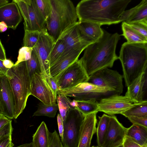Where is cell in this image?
<instances>
[{
  "label": "cell",
  "mask_w": 147,
  "mask_h": 147,
  "mask_svg": "<svg viewBox=\"0 0 147 147\" xmlns=\"http://www.w3.org/2000/svg\"><path fill=\"white\" fill-rule=\"evenodd\" d=\"M131 0H83L76 7L79 21L110 25L121 22Z\"/></svg>",
  "instance_id": "obj_1"
},
{
  "label": "cell",
  "mask_w": 147,
  "mask_h": 147,
  "mask_svg": "<svg viewBox=\"0 0 147 147\" xmlns=\"http://www.w3.org/2000/svg\"><path fill=\"white\" fill-rule=\"evenodd\" d=\"M120 36L117 32L111 34L103 30L102 36L84 49L80 60L89 77L100 69L113 66L119 59L116 49Z\"/></svg>",
  "instance_id": "obj_2"
},
{
  "label": "cell",
  "mask_w": 147,
  "mask_h": 147,
  "mask_svg": "<svg viewBox=\"0 0 147 147\" xmlns=\"http://www.w3.org/2000/svg\"><path fill=\"white\" fill-rule=\"evenodd\" d=\"M118 57L127 87L147 69V43L125 42L121 45Z\"/></svg>",
  "instance_id": "obj_3"
},
{
  "label": "cell",
  "mask_w": 147,
  "mask_h": 147,
  "mask_svg": "<svg viewBox=\"0 0 147 147\" xmlns=\"http://www.w3.org/2000/svg\"><path fill=\"white\" fill-rule=\"evenodd\" d=\"M51 13L46 22V28L55 42L69 26L76 22V7L70 0H51Z\"/></svg>",
  "instance_id": "obj_4"
},
{
  "label": "cell",
  "mask_w": 147,
  "mask_h": 147,
  "mask_svg": "<svg viewBox=\"0 0 147 147\" xmlns=\"http://www.w3.org/2000/svg\"><path fill=\"white\" fill-rule=\"evenodd\" d=\"M13 92L15 100L14 119H16L25 109L29 96L31 95L30 80L26 61L9 69L6 75Z\"/></svg>",
  "instance_id": "obj_5"
},
{
  "label": "cell",
  "mask_w": 147,
  "mask_h": 147,
  "mask_svg": "<svg viewBox=\"0 0 147 147\" xmlns=\"http://www.w3.org/2000/svg\"><path fill=\"white\" fill-rule=\"evenodd\" d=\"M58 93L72 97L76 100H95L98 102L111 96L120 95L112 88L99 86L88 82L80 83L70 89L59 90L57 92Z\"/></svg>",
  "instance_id": "obj_6"
},
{
  "label": "cell",
  "mask_w": 147,
  "mask_h": 147,
  "mask_svg": "<svg viewBox=\"0 0 147 147\" xmlns=\"http://www.w3.org/2000/svg\"><path fill=\"white\" fill-rule=\"evenodd\" d=\"M84 116L75 108L70 109L63 121L61 142L63 147H78L82 125Z\"/></svg>",
  "instance_id": "obj_7"
},
{
  "label": "cell",
  "mask_w": 147,
  "mask_h": 147,
  "mask_svg": "<svg viewBox=\"0 0 147 147\" xmlns=\"http://www.w3.org/2000/svg\"><path fill=\"white\" fill-rule=\"evenodd\" d=\"M55 43L45 27L40 30L38 40L32 48L38 59L41 73L50 86V57Z\"/></svg>",
  "instance_id": "obj_8"
},
{
  "label": "cell",
  "mask_w": 147,
  "mask_h": 147,
  "mask_svg": "<svg viewBox=\"0 0 147 147\" xmlns=\"http://www.w3.org/2000/svg\"><path fill=\"white\" fill-rule=\"evenodd\" d=\"M18 6L23 17L24 30L40 31L46 22L39 11L34 0H13Z\"/></svg>",
  "instance_id": "obj_9"
},
{
  "label": "cell",
  "mask_w": 147,
  "mask_h": 147,
  "mask_svg": "<svg viewBox=\"0 0 147 147\" xmlns=\"http://www.w3.org/2000/svg\"><path fill=\"white\" fill-rule=\"evenodd\" d=\"M89 78L81 62L78 59L55 77L59 90L70 89L80 83L88 82Z\"/></svg>",
  "instance_id": "obj_10"
},
{
  "label": "cell",
  "mask_w": 147,
  "mask_h": 147,
  "mask_svg": "<svg viewBox=\"0 0 147 147\" xmlns=\"http://www.w3.org/2000/svg\"><path fill=\"white\" fill-rule=\"evenodd\" d=\"M123 76L117 71L108 68L100 69L89 76L88 82L112 88L120 95L123 89Z\"/></svg>",
  "instance_id": "obj_11"
},
{
  "label": "cell",
  "mask_w": 147,
  "mask_h": 147,
  "mask_svg": "<svg viewBox=\"0 0 147 147\" xmlns=\"http://www.w3.org/2000/svg\"><path fill=\"white\" fill-rule=\"evenodd\" d=\"M79 22L77 21L69 26L59 37L58 39L64 41L66 45L65 49L63 54L73 49L86 48L95 42L82 34L79 28Z\"/></svg>",
  "instance_id": "obj_12"
},
{
  "label": "cell",
  "mask_w": 147,
  "mask_h": 147,
  "mask_svg": "<svg viewBox=\"0 0 147 147\" xmlns=\"http://www.w3.org/2000/svg\"><path fill=\"white\" fill-rule=\"evenodd\" d=\"M30 92L31 95L44 103H56L57 97L41 73H35L33 76L30 81Z\"/></svg>",
  "instance_id": "obj_13"
},
{
  "label": "cell",
  "mask_w": 147,
  "mask_h": 147,
  "mask_svg": "<svg viewBox=\"0 0 147 147\" xmlns=\"http://www.w3.org/2000/svg\"><path fill=\"white\" fill-rule=\"evenodd\" d=\"M133 104L125 95H113L102 99L98 102V111L110 115L121 114Z\"/></svg>",
  "instance_id": "obj_14"
},
{
  "label": "cell",
  "mask_w": 147,
  "mask_h": 147,
  "mask_svg": "<svg viewBox=\"0 0 147 147\" xmlns=\"http://www.w3.org/2000/svg\"><path fill=\"white\" fill-rule=\"evenodd\" d=\"M0 95L1 116L14 119L15 100L10 83L6 75L0 76Z\"/></svg>",
  "instance_id": "obj_15"
},
{
  "label": "cell",
  "mask_w": 147,
  "mask_h": 147,
  "mask_svg": "<svg viewBox=\"0 0 147 147\" xmlns=\"http://www.w3.org/2000/svg\"><path fill=\"white\" fill-rule=\"evenodd\" d=\"M127 128L114 115H110L108 129L102 147H117L122 145L126 136Z\"/></svg>",
  "instance_id": "obj_16"
},
{
  "label": "cell",
  "mask_w": 147,
  "mask_h": 147,
  "mask_svg": "<svg viewBox=\"0 0 147 147\" xmlns=\"http://www.w3.org/2000/svg\"><path fill=\"white\" fill-rule=\"evenodd\" d=\"M22 20L18 6L13 1L0 6V22H4L8 28L15 30Z\"/></svg>",
  "instance_id": "obj_17"
},
{
  "label": "cell",
  "mask_w": 147,
  "mask_h": 147,
  "mask_svg": "<svg viewBox=\"0 0 147 147\" xmlns=\"http://www.w3.org/2000/svg\"><path fill=\"white\" fill-rule=\"evenodd\" d=\"M147 71L142 73L127 86L125 96L134 103L144 100L147 92Z\"/></svg>",
  "instance_id": "obj_18"
},
{
  "label": "cell",
  "mask_w": 147,
  "mask_h": 147,
  "mask_svg": "<svg viewBox=\"0 0 147 147\" xmlns=\"http://www.w3.org/2000/svg\"><path fill=\"white\" fill-rule=\"evenodd\" d=\"M97 113H94L84 117L78 147H90L93 136L96 132Z\"/></svg>",
  "instance_id": "obj_19"
},
{
  "label": "cell",
  "mask_w": 147,
  "mask_h": 147,
  "mask_svg": "<svg viewBox=\"0 0 147 147\" xmlns=\"http://www.w3.org/2000/svg\"><path fill=\"white\" fill-rule=\"evenodd\" d=\"M86 48L82 47L73 49L63 54L50 67V77L55 78L63 70L78 59L80 54Z\"/></svg>",
  "instance_id": "obj_20"
},
{
  "label": "cell",
  "mask_w": 147,
  "mask_h": 147,
  "mask_svg": "<svg viewBox=\"0 0 147 147\" xmlns=\"http://www.w3.org/2000/svg\"><path fill=\"white\" fill-rule=\"evenodd\" d=\"M101 26L97 24L86 22H79L78 24L82 34L94 42L98 40L103 34V29Z\"/></svg>",
  "instance_id": "obj_21"
},
{
  "label": "cell",
  "mask_w": 147,
  "mask_h": 147,
  "mask_svg": "<svg viewBox=\"0 0 147 147\" xmlns=\"http://www.w3.org/2000/svg\"><path fill=\"white\" fill-rule=\"evenodd\" d=\"M126 136L140 146L147 147V127L133 124L127 128Z\"/></svg>",
  "instance_id": "obj_22"
},
{
  "label": "cell",
  "mask_w": 147,
  "mask_h": 147,
  "mask_svg": "<svg viewBox=\"0 0 147 147\" xmlns=\"http://www.w3.org/2000/svg\"><path fill=\"white\" fill-rule=\"evenodd\" d=\"M49 133L45 123L42 121L32 136L34 147H48Z\"/></svg>",
  "instance_id": "obj_23"
},
{
  "label": "cell",
  "mask_w": 147,
  "mask_h": 147,
  "mask_svg": "<svg viewBox=\"0 0 147 147\" xmlns=\"http://www.w3.org/2000/svg\"><path fill=\"white\" fill-rule=\"evenodd\" d=\"M98 101L95 100L87 101H77L73 100L71 105L74 108L78 110L85 117L98 111Z\"/></svg>",
  "instance_id": "obj_24"
},
{
  "label": "cell",
  "mask_w": 147,
  "mask_h": 147,
  "mask_svg": "<svg viewBox=\"0 0 147 147\" xmlns=\"http://www.w3.org/2000/svg\"><path fill=\"white\" fill-rule=\"evenodd\" d=\"M123 36L130 43H147V38L139 33L125 22L122 24Z\"/></svg>",
  "instance_id": "obj_25"
},
{
  "label": "cell",
  "mask_w": 147,
  "mask_h": 147,
  "mask_svg": "<svg viewBox=\"0 0 147 147\" xmlns=\"http://www.w3.org/2000/svg\"><path fill=\"white\" fill-rule=\"evenodd\" d=\"M121 114L128 118L131 117H147V101L134 103L129 108Z\"/></svg>",
  "instance_id": "obj_26"
},
{
  "label": "cell",
  "mask_w": 147,
  "mask_h": 147,
  "mask_svg": "<svg viewBox=\"0 0 147 147\" xmlns=\"http://www.w3.org/2000/svg\"><path fill=\"white\" fill-rule=\"evenodd\" d=\"M99 120L96 128L97 142L98 146L102 147L107 133L110 116L103 114L101 117H98Z\"/></svg>",
  "instance_id": "obj_27"
},
{
  "label": "cell",
  "mask_w": 147,
  "mask_h": 147,
  "mask_svg": "<svg viewBox=\"0 0 147 147\" xmlns=\"http://www.w3.org/2000/svg\"><path fill=\"white\" fill-rule=\"evenodd\" d=\"M138 7L132 15L125 22L128 24L147 21V0H143Z\"/></svg>",
  "instance_id": "obj_28"
},
{
  "label": "cell",
  "mask_w": 147,
  "mask_h": 147,
  "mask_svg": "<svg viewBox=\"0 0 147 147\" xmlns=\"http://www.w3.org/2000/svg\"><path fill=\"white\" fill-rule=\"evenodd\" d=\"M58 109L57 104H49L41 102L38 104V109L34 113L33 116H44L54 117Z\"/></svg>",
  "instance_id": "obj_29"
},
{
  "label": "cell",
  "mask_w": 147,
  "mask_h": 147,
  "mask_svg": "<svg viewBox=\"0 0 147 147\" xmlns=\"http://www.w3.org/2000/svg\"><path fill=\"white\" fill-rule=\"evenodd\" d=\"M56 100L58 106L60 115L63 121L66 117L68 111L71 108H74L71 105L72 100L67 96L63 94H57Z\"/></svg>",
  "instance_id": "obj_30"
},
{
  "label": "cell",
  "mask_w": 147,
  "mask_h": 147,
  "mask_svg": "<svg viewBox=\"0 0 147 147\" xmlns=\"http://www.w3.org/2000/svg\"><path fill=\"white\" fill-rule=\"evenodd\" d=\"M65 43L62 40L58 39L55 43L50 55V67L62 56L65 51Z\"/></svg>",
  "instance_id": "obj_31"
},
{
  "label": "cell",
  "mask_w": 147,
  "mask_h": 147,
  "mask_svg": "<svg viewBox=\"0 0 147 147\" xmlns=\"http://www.w3.org/2000/svg\"><path fill=\"white\" fill-rule=\"evenodd\" d=\"M27 69L31 80L35 73H41L40 66L38 59L32 50L30 58L26 61Z\"/></svg>",
  "instance_id": "obj_32"
},
{
  "label": "cell",
  "mask_w": 147,
  "mask_h": 147,
  "mask_svg": "<svg viewBox=\"0 0 147 147\" xmlns=\"http://www.w3.org/2000/svg\"><path fill=\"white\" fill-rule=\"evenodd\" d=\"M24 31L23 39V47L32 48L38 40L40 31Z\"/></svg>",
  "instance_id": "obj_33"
},
{
  "label": "cell",
  "mask_w": 147,
  "mask_h": 147,
  "mask_svg": "<svg viewBox=\"0 0 147 147\" xmlns=\"http://www.w3.org/2000/svg\"><path fill=\"white\" fill-rule=\"evenodd\" d=\"M36 5L46 22L51 11V0H34Z\"/></svg>",
  "instance_id": "obj_34"
},
{
  "label": "cell",
  "mask_w": 147,
  "mask_h": 147,
  "mask_svg": "<svg viewBox=\"0 0 147 147\" xmlns=\"http://www.w3.org/2000/svg\"><path fill=\"white\" fill-rule=\"evenodd\" d=\"M32 48L23 47L19 50L17 60L14 64L16 65L20 63L26 61L29 59L31 57Z\"/></svg>",
  "instance_id": "obj_35"
},
{
  "label": "cell",
  "mask_w": 147,
  "mask_h": 147,
  "mask_svg": "<svg viewBox=\"0 0 147 147\" xmlns=\"http://www.w3.org/2000/svg\"><path fill=\"white\" fill-rule=\"evenodd\" d=\"M128 24L132 28L147 38V21H140Z\"/></svg>",
  "instance_id": "obj_36"
},
{
  "label": "cell",
  "mask_w": 147,
  "mask_h": 147,
  "mask_svg": "<svg viewBox=\"0 0 147 147\" xmlns=\"http://www.w3.org/2000/svg\"><path fill=\"white\" fill-rule=\"evenodd\" d=\"M49 140L48 147H63L59 134L55 130L53 132H49Z\"/></svg>",
  "instance_id": "obj_37"
},
{
  "label": "cell",
  "mask_w": 147,
  "mask_h": 147,
  "mask_svg": "<svg viewBox=\"0 0 147 147\" xmlns=\"http://www.w3.org/2000/svg\"><path fill=\"white\" fill-rule=\"evenodd\" d=\"M128 119L133 124L147 127V117H131Z\"/></svg>",
  "instance_id": "obj_38"
},
{
  "label": "cell",
  "mask_w": 147,
  "mask_h": 147,
  "mask_svg": "<svg viewBox=\"0 0 147 147\" xmlns=\"http://www.w3.org/2000/svg\"><path fill=\"white\" fill-rule=\"evenodd\" d=\"M13 128L11 120L0 130V139L10 134H12Z\"/></svg>",
  "instance_id": "obj_39"
},
{
  "label": "cell",
  "mask_w": 147,
  "mask_h": 147,
  "mask_svg": "<svg viewBox=\"0 0 147 147\" xmlns=\"http://www.w3.org/2000/svg\"><path fill=\"white\" fill-rule=\"evenodd\" d=\"M139 3L137 5L132 8L125 11L122 15L121 18V22H125L134 13L140 6Z\"/></svg>",
  "instance_id": "obj_40"
},
{
  "label": "cell",
  "mask_w": 147,
  "mask_h": 147,
  "mask_svg": "<svg viewBox=\"0 0 147 147\" xmlns=\"http://www.w3.org/2000/svg\"><path fill=\"white\" fill-rule=\"evenodd\" d=\"M122 146L123 147H147L140 146L127 136L125 137Z\"/></svg>",
  "instance_id": "obj_41"
},
{
  "label": "cell",
  "mask_w": 147,
  "mask_h": 147,
  "mask_svg": "<svg viewBox=\"0 0 147 147\" xmlns=\"http://www.w3.org/2000/svg\"><path fill=\"white\" fill-rule=\"evenodd\" d=\"M12 134L6 136L0 139V147H7L12 142Z\"/></svg>",
  "instance_id": "obj_42"
},
{
  "label": "cell",
  "mask_w": 147,
  "mask_h": 147,
  "mask_svg": "<svg viewBox=\"0 0 147 147\" xmlns=\"http://www.w3.org/2000/svg\"><path fill=\"white\" fill-rule=\"evenodd\" d=\"M57 119L59 135L61 139L63 137L64 129L63 121L60 114H58Z\"/></svg>",
  "instance_id": "obj_43"
},
{
  "label": "cell",
  "mask_w": 147,
  "mask_h": 147,
  "mask_svg": "<svg viewBox=\"0 0 147 147\" xmlns=\"http://www.w3.org/2000/svg\"><path fill=\"white\" fill-rule=\"evenodd\" d=\"M50 82L51 87L55 96L57 97V92L59 89L55 78L50 77Z\"/></svg>",
  "instance_id": "obj_44"
},
{
  "label": "cell",
  "mask_w": 147,
  "mask_h": 147,
  "mask_svg": "<svg viewBox=\"0 0 147 147\" xmlns=\"http://www.w3.org/2000/svg\"><path fill=\"white\" fill-rule=\"evenodd\" d=\"M11 120L7 117L3 116H0V130L5 125L8 123Z\"/></svg>",
  "instance_id": "obj_45"
},
{
  "label": "cell",
  "mask_w": 147,
  "mask_h": 147,
  "mask_svg": "<svg viewBox=\"0 0 147 147\" xmlns=\"http://www.w3.org/2000/svg\"><path fill=\"white\" fill-rule=\"evenodd\" d=\"M6 59L5 50L0 40V59L3 61Z\"/></svg>",
  "instance_id": "obj_46"
},
{
  "label": "cell",
  "mask_w": 147,
  "mask_h": 147,
  "mask_svg": "<svg viewBox=\"0 0 147 147\" xmlns=\"http://www.w3.org/2000/svg\"><path fill=\"white\" fill-rule=\"evenodd\" d=\"M3 64L6 68L8 69L11 68L14 64L11 60L7 59L3 61Z\"/></svg>",
  "instance_id": "obj_47"
},
{
  "label": "cell",
  "mask_w": 147,
  "mask_h": 147,
  "mask_svg": "<svg viewBox=\"0 0 147 147\" xmlns=\"http://www.w3.org/2000/svg\"><path fill=\"white\" fill-rule=\"evenodd\" d=\"M9 69L6 68L3 64V61L0 59V74L6 75Z\"/></svg>",
  "instance_id": "obj_48"
},
{
  "label": "cell",
  "mask_w": 147,
  "mask_h": 147,
  "mask_svg": "<svg viewBox=\"0 0 147 147\" xmlns=\"http://www.w3.org/2000/svg\"><path fill=\"white\" fill-rule=\"evenodd\" d=\"M8 28L6 24L4 22H0V32H5Z\"/></svg>",
  "instance_id": "obj_49"
},
{
  "label": "cell",
  "mask_w": 147,
  "mask_h": 147,
  "mask_svg": "<svg viewBox=\"0 0 147 147\" xmlns=\"http://www.w3.org/2000/svg\"><path fill=\"white\" fill-rule=\"evenodd\" d=\"M34 147L32 142L30 143H26L16 147Z\"/></svg>",
  "instance_id": "obj_50"
},
{
  "label": "cell",
  "mask_w": 147,
  "mask_h": 147,
  "mask_svg": "<svg viewBox=\"0 0 147 147\" xmlns=\"http://www.w3.org/2000/svg\"><path fill=\"white\" fill-rule=\"evenodd\" d=\"M8 1L7 0H0V6L8 3Z\"/></svg>",
  "instance_id": "obj_51"
},
{
  "label": "cell",
  "mask_w": 147,
  "mask_h": 147,
  "mask_svg": "<svg viewBox=\"0 0 147 147\" xmlns=\"http://www.w3.org/2000/svg\"><path fill=\"white\" fill-rule=\"evenodd\" d=\"M1 116V96L0 95V116Z\"/></svg>",
  "instance_id": "obj_52"
},
{
  "label": "cell",
  "mask_w": 147,
  "mask_h": 147,
  "mask_svg": "<svg viewBox=\"0 0 147 147\" xmlns=\"http://www.w3.org/2000/svg\"><path fill=\"white\" fill-rule=\"evenodd\" d=\"M14 146V144L12 142L9 144L7 147H13Z\"/></svg>",
  "instance_id": "obj_53"
},
{
  "label": "cell",
  "mask_w": 147,
  "mask_h": 147,
  "mask_svg": "<svg viewBox=\"0 0 147 147\" xmlns=\"http://www.w3.org/2000/svg\"><path fill=\"white\" fill-rule=\"evenodd\" d=\"M117 147H123V146L122 145Z\"/></svg>",
  "instance_id": "obj_54"
},
{
  "label": "cell",
  "mask_w": 147,
  "mask_h": 147,
  "mask_svg": "<svg viewBox=\"0 0 147 147\" xmlns=\"http://www.w3.org/2000/svg\"><path fill=\"white\" fill-rule=\"evenodd\" d=\"M91 147H99L98 146H93Z\"/></svg>",
  "instance_id": "obj_55"
},
{
  "label": "cell",
  "mask_w": 147,
  "mask_h": 147,
  "mask_svg": "<svg viewBox=\"0 0 147 147\" xmlns=\"http://www.w3.org/2000/svg\"><path fill=\"white\" fill-rule=\"evenodd\" d=\"M1 75V74H0V76Z\"/></svg>",
  "instance_id": "obj_56"
}]
</instances>
